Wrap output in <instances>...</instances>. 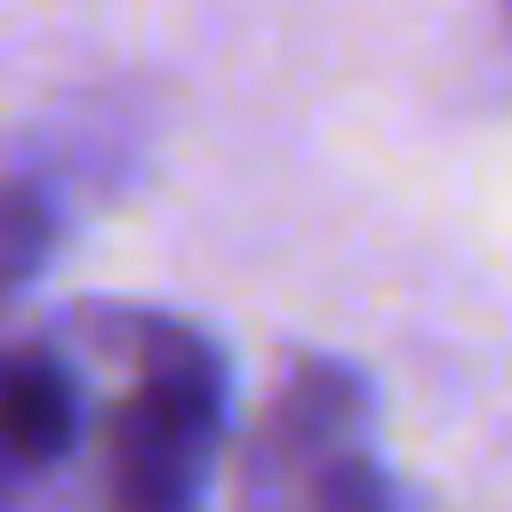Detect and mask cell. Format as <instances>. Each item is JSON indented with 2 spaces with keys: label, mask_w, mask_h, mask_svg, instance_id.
<instances>
[{
  "label": "cell",
  "mask_w": 512,
  "mask_h": 512,
  "mask_svg": "<svg viewBox=\"0 0 512 512\" xmlns=\"http://www.w3.org/2000/svg\"><path fill=\"white\" fill-rule=\"evenodd\" d=\"M72 448V376L40 344L0 352V512Z\"/></svg>",
  "instance_id": "obj_2"
},
{
  "label": "cell",
  "mask_w": 512,
  "mask_h": 512,
  "mask_svg": "<svg viewBox=\"0 0 512 512\" xmlns=\"http://www.w3.org/2000/svg\"><path fill=\"white\" fill-rule=\"evenodd\" d=\"M128 336H136V384L120 392L104 440L112 512H192L224 424V360L168 320H128Z\"/></svg>",
  "instance_id": "obj_1"
},
{
  "label": "cell",
  "mask_w": 512,
  "mask_h": 512,
  "mask_svg": "<svg viewBox=\"0 0 512 512\" xmlns=\"http://www.w3.org/2000/svg\"><path fill=\"white\" fill-rule=\"evenodd\" d=\"M48 264V208L16 184H0V304Z\"/></svg>",
  "instance_id": "obj_3"
}]
</instances>
